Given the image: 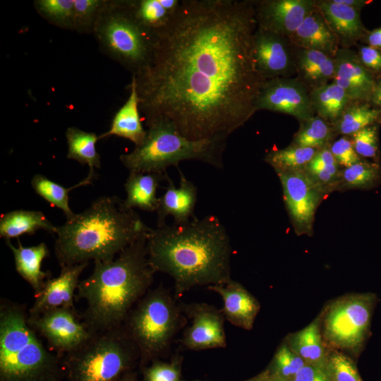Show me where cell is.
Here are the masks:
<instances>
[{
    "label": "cell",
    "instance_id": "1",
    "mask_svg": "<svg viewBox=\"0 0 381 381\" xmlns=\"http://www.w3.org/2000/svg\"><path fill=\"white\" fill-rule=\"evenodd\" d=\"M250 0H181L135 75L146 125L165 120L193 140H219L255 114L265 79L253 56Z\"/></svg>",
    "mask_w": 381,
    "mask_h": 381
},
{
    "label": "cell",
    "instance_id": "2",
    "mask_svg": "<svg viewBox=\"0 0 381 381\" xmlns=\"http://www.w3.org/2000/svg\"><path fill=\"white\" fill-rule=\"evenodd\" d=\"M147 250L155 272L172 278L177 299L194 287L222 284L231 279L230 238L215 215L150 228Z\"/></svg>",
    "mask_w": 381,
    "mask_h": 381
},
{
    "label": "cell",
    "instance_id": "3",
    "mask_svg": "<svg viewBox=\"0 0 381 381\" xmlns=\"http://www.w3.org/2000/svg\"><path fill=\"white\" fill-rule=\"evenodd\" d=\"M147 233L114 260L94 262L91 274L80 281L77 297L86 303L82 318L92 333L123 325L150 289L155 272L147 256Z\"/></svg>",
    "mask_w": 381,
    "mask_h": 381
},
{
    "label": "cell",
    "instance_id": "4",
    "mask_svg": "<svg viewBox=\"0 0 381 381\" xmlns=\"http://www.w3.org/2000/svg\"><path fill=\"white\" fill-rule=\"evenodd\" d=\"M150 228L116 196H102L57 226L54 251L61 267L112 260Z\"/></svg>",
    "mask_w": 381,
    "mask_h": 381
},
{
    "label": "cell",
    "instance_id": "5",
    "mask_svg": "<svg viewBox=\"0 0 381 381\" xmlns=\"http://www.w3.org/2000/svg\"><path fill=\"white\" fill-rule=\"evenodd\" d=\"M63 359L47 349L28 322L25 306L0 302V381H62Z\"/></svg>",
    "mask_w": 381,
    "mask_h": 381
},
{
    "label": "cell",
    "instance_id": "6",
    "mask_svg": "<svg viewBox=\"0 0 381 381\" xmlns=\"http://www.w3.org/2000/svg\"><path fill=\"white\" fill-rule=\"evenodd\" d=\"M146 137L130 152L120 155L129 172L165 173L167 169L186 160H197L216 168H222L226 141L190 140L165 120L146 125Z\"/></svg>",
    "mask_w": 381,
    "mask_h": 381
},
{
    "label": "cell",
    "instance_id": "7",
    "mask_svg": "<svg viewBox=\"0 0 381 381\" xmlns=\"http://www.w3.org/2000/svg\"><path fill=\"white\" fill-rule=\"evenodd\" d=\"M178 300L159 286L150 289L128 315L123 326L138 349L140 368L166 355L186 324Z\"/></svg>",
    "mask_w": 381,
    "mask_h": 381
},
{
    "label": "cell",
    "instance_id": "8",
    "mask_svg": "<svg viewBox=\"0 0 381 381\" xmlns=\"http://www.w3.org/2000/svg\"><path fill=\"white\" fill-rule=\"evenodd\" d=\"M138 349L123 325L94 333L63 359L67 381H114L139 363Z\"/></svg>",
    "mask_w": 381,
    "mask_h": 381
},
{
    "label": "cell",
    "instance_id": "9",
    "mask_svg": "<svg viewBox=\"0 0 381 381\" xmlns=\"http://www.w3.org/2000/svg\"><path fill=\"white\" fill-rule=\"evenodd\" d=\"M93 33L100 48L132 74L150 61L156 38L133 17L125 1H106Z\"/></svg>",
    "mask_w": 381,
    "mask_h": 381
},
{
    "label": "cell",
    "instance_id": "10",
    "mask_svg": "<svg viewBox=\"0 0 381 381\" xmlns=\"http://www.w3.org/2000/svg\"><path fill=\"white\" fill-rule=\"evenodd\" d=\"M373 298L351 294L332 301L320 319L322 334L332 349L356 351L363 344L373 308Z\"/></svg>",
    "mask_w": 381,
    "mask_h": 381
},
{
    "label": "cell",
    "instance_id": "11",
    "mask_svg": "<svg viewBox=\"0 0 381 381\" xmlns=\"http://www.w3.org/2000/svg\"><path fill=\"white\" fill-rule=\"evenodd\" d=\"M30 326L62 357L79 349L93 334L75 308H59L29 316Z\"/></svg>",
    "mask_w": 381,
    "mask_h": 381
},
{
    "label": "cell",
    "instance_id": "12",
    "mask_svg": "<svg viewBox=\"0 0 381 381\" xmlns=\"http://www.w3.org/2000/svg\"><path fill=\"white\" fill-rule=\"evenodd\" d=\"M277 174L281 181L286 210L296 233L309 234L322 190L304 169Z\"/></svg>",
    "mask_w": 381,
    "mask_h": 381
},
{
    "label": "cell",
    "instance_id": "13",
    "mask_svg": "<svg viewBox=\"0 0 381 381\" xmlns=\"http://www.w3.org/2000/svg\"><path fill=\"white\" fill-rule=\"evenodd\" d=\"M255 109L289 114L298 121L315 115L308 90L296 77L265 80L256 97Z\"/></svg>",
    "mask_w": 381,
    "mask_h": 381
},
{
    "label": "cell",
    "instance_id": "14",
    "mask_svg": "<svg viewBox=\"0 0 381 381\" xmlns=\"http://www.w3.org/2000/svg\"><path fill=\"white\" fill-rule=\"evenodd\" d=\"M181 303L185 315L191 320L181 339L184 347L198 351L226 346V319L222 310L204 303Z\"/></svg>",
    "mask_w": 381,
    "mask_h": 381
},
{
    "label": "cell",
    "instance_id": "15",
    "mask_svg": "<svg viewBox=\"0 0 381 381\" xmlns=\"http://www.w3.org/2000/svg\"><path fill=\"white\" fill-rule=\"evenodd\" d=\"M255 67L265 80L296 75L289 39L257 27L253 38Z\"/></svg>",
    "mask_w": 381,
    "mask_h": 381
},
{
    "label": "cell",
    "instance_id": "16",
    "mask_svg": "<svg viewBox=\"0 0 381 381\" xmlns=\"http://www.w3.org/2000/svg\"><path fill=\"white\" fill-rule=\"evenodd\" d=\"M257 27L288 38L315 8V0H250Z\"/></svg>",
    "mask_w": 381,
    "mask_h": 381
},
{
    "label": "cell",
    "instance_id": "17",
    "mask_svg": "<svg viewBox=\"0 0 381 381\" xmlns=\"http://www.w3.org/2000/svg\"><path fill=\"white\" fill-rule=\"evenodd\" d=\"M88 264L84 262L61 267L59 276L48 279L42 290L35 294V301L28 310L29 316H36L59 308H74L79 277Z\"/></svg>",
    "mask_w": 381,
    "mask_h": 381
},
{
    "label": "cell",
    "instance_id": "18",
    "mask_svg": "<svg viewBox=\"0 0 381 381\" xmlns=\"http://www.w3.org/2000/svg\"><path fill=\"white\" fill-rule=\"evenodd\" d=\"M315 7L335 36L340 48L351 49L369 32L361 20V10L331 0H315Z\"/></svg>",
    "mask_w": 381,
    "mask_h": 381
},
{
    "label": "cell",
    "instance_id": "19",
    "mask_svg": "<svg viewBox=\"0 0 381 381\" xmlns=\"http://www.w3.org/2000/svg\"><path fill=\"white\" fill-rule=\"evenodd\" d=\"M334 62L332 81L346 92L350 99L369 102L376 78L361 64L356 52L340 48Z\"/></svg>",
    "mask_w": 381,
    "mask_h": 381
},
{
    "label": "cell",
    "instance_id": "20",
    "mask_svg": "<svg viewBox=\"0 0 381 381\" xmlns=\"http://www.w3.org/2000/svg\"><path fill=\"white\" fill-rule=\"evenodd\" d=\"M180 182L176 187L167 175L168 185L162 196L159 197L156 210L157 225L166 223L167 217L174 218V224H184L194 217L198 199V188L179 169Z\"/></svg>",
    "mask_w": 381,
    "mask_h": 381
},
{
    "label": "cell",
    "instance_id": "21",
    "mask_svg": "<svg viewBox=\"0 0 381 381\" xmlns=\"http://www.w3.org/2000/svg\"><path fill=\"white\" fill-rule=\"evenodd\" d=\"M207 288L220 295L222 311L228 322L246 330L253 328L260 304L242 284L231 279L225 284Z\"/></svg>",
    "mask_w": 381,
    "mask_h": 381
},
{
    "label": "cell",
    "instance_id": "22",
    "mask_svg": "<svg viewBox=\"0 0 381 381\" xmlns=\"http://www.w3.org/2000/svg\"><path fill=\"white\" fill-rule=\"evenodd\" d=\"M291 49L296 78L309 92L332 82L335 71L334 57L292 44Z\"/></svg>",
    "mask_w": 381,
    "mask_h": 381
},
{
    "label": "cell",
    "instance_id": "23",
    "mask_svg": "<svg viewBox=\"0 0 381 381\" xmlns=\"http://www.w3.org/2000/svg\"><path fill=\"white\" fill-rule=\"evenodd\" d=\"M289 39L295 47L321 52L332 57L340 49L337 40L316 7Z\"/></svg>",
    "mask_w": 381,
    "mask_h": 381
},
{
    "label": "cell",
    "instance_id": "24",
    "mask_svg": "<svg viewBox=\"0 0 381 381\" xmlns=\"http://www.w3.org/2000/svg\"><path fill=\"white\" fill-rule=\"evenodd\" d=\"M129 96L123 105L115 114L110 128L99 135V139L116 135L131 140L138 146L144 141L147 130L143 128L140 115V98L135 75L128 85Z\"/></svg>",
    "mask_w": 381,
    "mask_h": 381
},
{
    "label": "cell",
    "instance_id": "25",
    "mask_svg": "<svg viewBox=\"0 0 381 381\" xmlns=\"http://www.w3.org/2000/svg\"><path fill=\"white\" fill-rule=\"evenodd\" d=\"M135 20L155 38L176 16L181 0H126Z\"/></svg>",
    "mask_w": 381,
    "mask_h": 381
},
{
    "label": "cell",
    "instance_id": "26",
    "mask_svg": "<svg viewBox=\"0 0 381 381\" xmlns=\"http://www.w3.org/2000/svg\"><path fill=\"white\" fill-rule=\"evenodd\" d=\"M11 250L16 271L38 294L43 288L46 281L51 277L49 272L42 270V261L49 255L45 243L37 246L24 247L18 239V246H14L10 240H6Z\"/></svg>",
    "mask_w": 381,
    "mask_h": 381
},
{
    "label": "cell",
    "instance_id": "27",
    "mask_svg": "<svg viewBox=\"0 0 381 381\" xmlns=\"http://www.w3.org/2000/svg\"><path fill=\"white\" fill-rule=\"evenodd\" d=\"M167 176V172H129L124 183L126 193L124 205L129 209L156 212L159 201L157 189Z\"/></svg>",
    "mask_w": 381,
    "mask_h": 381
},
{
    "label": "cell",
    "instance_id": "28",
    "mask_svg": "<svg viewBox=\"0 0 381 381\" xmlns=\"http://www.w3.org/2000/svg\"><path fill=\"white\" fill-rule=\"evenodd\" d=\"M286 342L306 364L327 366L328 351L326 350L319 318L303 329L289 334Z\"/></svg>",
    "mask_w": 381,
    "mask_h": 381
},
{
    "label": "cell",
    "instance_id": "29",
    "mask_svg": "<svg viewBox=\"0 0 381 381\" xmlns=\"http://www.w3.org/2000/svg\"><path fill=\"white\" fill-rule=\"evenodd\" d=\"M56 229L42 212L37 210H13L0 218V236L6 240L23 234L33 235L38 230L55 234Z\"/></svg>",
    "mask_w": 381,
    "mask_h": 381
},
{
    "label": "cell",
    "instance_id": "30",
    "mask_svg": "<svg viewBox=\"0 0 381 381\" xmlns=\"http://www.w3.org/2000/svg\"><path fill=\"white\" fill-rule=\"evenodd\" d=\"M381 122V110L368 101L350 100L332 124L337 135L351 136L362 128Z\"/></svg>",
    "mask_w": 381,
    "mask_h": 381
},
{
    "label": "cell",
    "instance_id": "31",
    "mask_svg": "<svg viewBox=\"0 0 381 381\" xmlns=\"http://www.w3.org/2000/svg\"><path fill=\"white\" fill-rule=\"evenodd\" d=\"M65 135L68 144L66 157L74 159L89 167L87 176L95 179V169L101 167L99 154L96 150V143L99 139L95 133L87 132L76 127L66 129Z\"/></svg>",
    "mask_w": 381,
    "mask_h": 381
},
{
    "label": "cell",
    "instance_id": "32",
    "mask_svg": "<svg viewBox=\"0 0 381 381\" xmlns=\"http://www.w3.org/2000/svg\"><path fill=\"white\" fill-rule=\"evenodd\" d=\"M309 96L315 115L332 125L339 119L351 100L346 92L333 81L311 90Z\"/></svg>",
    "mask_w": 381,
    "mask_h": 381
},
{
    "label": "cell",
    "instance_id": "33",
    "mask_svg": "<svg viewBox=\"0 0 381 381\" xmlns=\"http://www.w3.org/2000/svg\"><path fill=\"white\" fill-rule=\"evenodd\" d=\"M93 179V178L87 176L85 179L76 185L65 188L45 176L37 174L31 179V186L37 195L52 205L61 209L66 215V221H69L76 214L71 210L68 205L69 192L80 186L90 184Z\"/></svg>",
    "mask_w": 381,
    "mask_h": 381
},
{
    "label": "cell",
    "instance_id": "34",
    "mask_svg": "<svg viewBox=\"0 0 381 381\" xmlns=\"http://www.w3.org/2000/svg\"><path fill=\"white\" fill-rule=\"evenodd\" d=\"M299 124L291 143L294 145L321 149L330 145L337 135L332 125L317 115L300 121Z\"/></svg>",
    "mask_w": 381,
    "mask_h": 381
},
{
    "label": "cell",
    "instance_id": "35",
    "mask_svg": "<svg viewBox=\"0 0 381 381\" xmlns=\"http://www.w3.org/2000/svg\"><path fill=\"white\" fill-rule=\"evenodd\" d=\"M304 170L322 191L338 185L341 170L329 150V145L319 149Z\"/></svg>",
    "mask_w": 381,
    "mask_h": 381
},
{
    "label": "cell",
    "instance_id": "36",
    "mask_svg": "<svg viewBox=\"0 0 381 381\" xmlns=\"http://www.w3.org/2000/svg\"><path fill=\"white\" fill-rule=\"evenodd\" d=\"M318 150L290 144L286 147L270 151L265 155V161L277 173L304 169Z\"/></svg>",
    "mask_w": 381,
    "mask_h": 381
},
{
    "label": "cell",
    "instance_id": "37",
    "mask_svg": "<svg viewBox=\"0 0 381 381\" xmlns=\"http://www.w3.org/2000/svg\"><path fill=\"white\" fill-rule=\"evenodd\" d=\"M75 0H37L34 6L38 13L54 25L73 30Z\"/></svg>",
    "mask_w": 381,
    "mask_h": 381
},
{
    "label": "cell",
    "instance_id": "38",
    "mask_svg": "<svg viewBox=\"0 0 381 381\" xmlns=\"http://www.w3.org/2000/svg\"><path fill=\"white\" fill-rule=\"evenodd\" d=\"M379 167L363 159L340 171L338 184L346 188H363L371 184L377 177Z\"/></svg>",
    "mask_w": 381,
    "mask_h": 381
},
{
    "label": "cell",
    "instance_id": "39",
    "mask_svg": "<svg viewBox=\"0 0 381 381\" xmlns=\"http://www.w3.org/2000/svg\"><path fill=\"white\" fill-rule=\"evenodd\" d=\"M105 2L103 0H75L73 30L80 33L93 32Z\"/></svg>",
    "mask_w": 381,
    "mask_h": 381
},
{
    "label": "cell",
    "instance_id": "40",
    "mask_svg": "<svg viewBox=\"0 0 381 381\" xmlns=\"http://www.w3.org/2000/svg\"><path fill=\"white\" fill-rule=\"evenodd\" d=\"M305 365L304 361L284 341L277 349L271 365L267 371L281 377L293 380Z\"/></svg>",
    "mask_w": 381,
    "mask_h": 381
},
{
    "label": "cell",
    "instance_id": "41",
    "mask_svg": "<svg viewBox=\"0 0 381 381\" xmlns=\"http://www.w3.org/2000/svg\"><path fill=\"white\" fill-rule=\"evenodd\" d=\"M182 361L183 358L179 354L169 362L156 359L141 368L142 381H182Z\"/></svg>",
    "mask_w": 381,
    "mask_h": 381
},
{
    "label": "cell",
    "instance_id": "42",
    "mask_svg": "<svg viewBox=\"0 0 381 381\" xmlns=\"http://www.w3.org/2000/svg\"><path fill=\"white\" fill-rule=\"evenodd\" d=\"M327 368L331 381H363L353 361L340 351H328Z\"/></svg>",
    "mask_w": 381,
    "mask_h": 381
},
{
    "label": "cell",
    "instance_id": "43",
    "mask_svg": "<svg viewBox=\"0 0 381 381\" xmlns=\"http://www.w3.org/2000/svg\"><path fill=\"white\" fill-rule=\"evenodd\" d=\"M379 123L368 126L351 135L355 151L361 157L375 158L378 152Z\"/></svg>",
    "mask_w": 381,
    "mask_h": 381
},
{
    "label": "cell",
    "instance_id": "44",
    "mask_svg": "<svg viewBox=\"0 0 381 381\" xmlns=\"http://www.w3.org/2000/svg\"><path fill=\"white\" fill-rule=\"evenodd\" d=\"M329 150L339 166L349 167L362 159L355 151L351 137L342 135L333 140Z\"/></svg>",
    "mask_w": 381,
    "mask_h": 381
},
{
    "label": "cell",
    "instance_id": "45",
    "mask_svg": "<svg viewBox=\"0 0 381 381\" xmlns=\"http://www.w3.org/2000/svg\"><path fill=\"white\" fill-rule=\"evenodd\" d=\"M356 46L361 64L375 78L381 76V50L364 44Z\"/></svg>",
    "mask_w": 381,
    "mask_h": 381
},
{
    "label": "cell",
    "instance_id": "46",
    "mask_svg": "<svg viewBox=\"0 0 381 381\" xmlns=\"http://www.w3.org/2000/svg\"><path fill=\"white\" fill-rule=\"evenodd\" d=\"M293 381H331L327 366L306 364L295 375Z\"/></svg>",
    "mask_w": 381,
    "mask_h": 381
},
{
    "label": "cell",
    "instance_id": "47",
    "mask_svg": "<svg viewBox=\"0 0 381 381\" xmlns=\"http://www.w3.org/2000/svg\"><path fill=\"white\" fill-rule=\"evenodd\" d=\"M361 42L381 50V27L369 30Z\"/></svg>",
    "mask_w": 381,
    "mask_h": 381
},
{
    "label": "cell",
    "instance_id": "48",
    "mask_svg": "<svg viewBox=\"0 0 381 381\" xmlns=\"http://www.w3.org/2000/svg\"><path fill=\"white\" fill-rule=\"evenodd\" d=\"M369 102L381 110V76L376 78Z\"/></svg>",
    "mask_w": 381,
    "mask_h": 381
},
{
    "label": "cell",
    "instance_id": "49",
    "mask_svg": "<svg viewBox=\"0 0 381 381\" xmlns=\"http://www.w3.org/2000/svg\"><path fill=\"white\" fill-rule=\"evenodd\" d=\"M332 2L341 4L348 7L361 10L368 4L372 3L370 0H331Z\"/></svg>",
    "mask_w": 381,
    "mask_h": 381
},
{
    "label": "cell",
    "instance_id": "50",
    "mask_svg": "<svg viewBox=\"0 0 381 381\" xmlns=\"http://www.w3.org/2000/svg\"><path fill=\"white\" fill-rule=\"evenodd\" d=\"M261 381H293L291 379L281 377L272 374H270L267 370L260 375Z\"/></svg>",
    "mask_w": 381,
    "mask_h": 381
},
{
    "label": "cell",
    "instance_id": "51",
    "mask_svg": "<svg viewBox=\"0 0 381 381\" xmlns=\"http://www.w3.org/2000/svg\"><path fill=\"white\" fill-rule=\"evenodd\" d=\"M114 381H138L136 374L133 370L127 371Z\"/></svg>",
    "mask_w": 381,
    "mask_h": 381
},
{
    "label": "cell",
    "instance_id": "52",
    "mask_svg": "<svg viewBox=\"0 0 381 381\" xmlns=\"http://www.w3.org/2000/svg\"><path fill=\"white\" fill-rule=\"evenodd\" d=\"M246 381H261V378L260 375L254 378H252L250 380H246Z\"/></svg>",
    "mask_w": 381,
    "mask_h": 381
},
{
    "label": "cell",
    "instance_id": "53",
    "mask_svg": "<svg viewBox=\"0 0 381 381\" xmlns=\"http://www.w3.org/2000/svg\"><path fill=\"white\" fill-rule=\"evenodd\" d=\"M182 381H201V380H182Z\"/></svg>",
    "mask_w": 381,
    "mask_h": 381
}]
</instances>
